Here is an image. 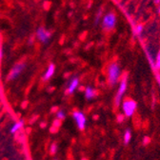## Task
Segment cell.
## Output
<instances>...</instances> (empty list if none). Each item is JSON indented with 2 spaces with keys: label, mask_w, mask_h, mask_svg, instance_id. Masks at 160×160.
<instances>
[{
  "label": "cell",
  "mask_w": 160,
  "mask_h": 160,
  "mask_svg": "<svg viewBox=\"0 0 160 160\" xmlns=\"http://www.w3.org/2000/svg\"><path fill=\"white\" fill-rule=\"evenodd\" d=\"M120 76V67L117 63L113 62L108 67V81L111 85H115Z\"/></svg>",
  "instance_id": "6da1fadb"
},
{
  "label": "cell",
  "mask_w": 160,
  "mask_h": 160,
  "mask_svg": "<svg viewBox=\"0 0 160 160\" xmlns=\"http://www.w3.org/2000/svg\"><path fill=\"white\" fill-rule=\"evenodd\" d=\"M115 24H116V16L114 13L109 12L104 16L102 21V27L104 30L110 31L115 27Z\"/></svg>",
  "instance_id": "7a4b0ae2"
},
{
  "label": "cell",
  "mask_w": 160,
  "mask_h": 160,
  "mask_svg": "<svg viewBox=\"0 0 160 160\" xmlns=\"http://www.w3.org/2000/svg\"><path fill=\"white\" fill-rule=\"evenodd\" d=\"M126 89H127V78H123L121 80V82H120V85H119V88H118V91H117V93L115 95V98H114V103L116 106H119L120 103L122 101V97L126 92Z\"/></svg>",
  "instance_id": "3957f363"
},
{
  "label": "cell",
  "mask_w": 160,
  "mask_h": 160,
  "mask_svg": "<svg viewBox=\"0 0 160 160\" xmlns=\"http://www.w3.org/2000/svg\"><path fill=\"white\" fill-rule=\"evenodd\" d=\"M25 67H26L25 63H18V64L14 65L12 67V69L11 70L9 75H8V80H9V81H12V80L16 79L20 74H21V72L24 71Z\"/></svg>",
  "instance_id": "277c9868"
},
{
  "label": "cell",
  "mask_w": 160,
  "mask_h": 160,
  "mask_svg": "<svg viewBox=\"0 0 160 160\" xmlns=\"http://www.w3.org/2000/svg\"><path fill=\"white\" fill-rule=\"evenodd\" d=\"M122 108H123V111L127 116H132L133 114L135 109H136V102L134 101V100L128 99L123 102Z\"/></svg>",
  "instance_id": "5b68a950"
},
{
  "label": "cell",
  "mask_w": 160,
  "mask_h": 160,
  "mask_svg": "<svg viewBox=\"0 0 160 160\" xmlns=\"http://www.w3.org/2000/svg\"><path fill=\"white\" fill-rule=\"evenodd\" d=\"M72 116H73V119H74L78 129L81 131L84 130L86 127V117H85L84 113L81 112H74Z\"/></svg>",
  "instance_id": "8992f818"
},
{
  "label": "cell",
  "mask_w": 160,
  "mask_h": 160,
  "mask_svg": "<svg viewBox=\"0 0 160 160\" xmlns=\"http://www.w3.org/2000/svg\"><path fill=\"white\" fill-rule=\"evenodd\" d=\"M36 35H37V38L39 39V41H41L44 44L48 43L51 38V33L43 27L38 28V30L36 32Z\"/></svg>",
  "instance_id": "52a82bcc"
},
{
  "label": "cell",
  "mask_w": 160,
  "mask_h": 160,
  "mask_svg": "<svg viewBox=\"0 0 160 160\" xmlns=\"http://www.w3.org/2000/svg\"><path fill=\"white\" fill-rule=\"evenodd\" d=\"M78 85H79V79H78V77H74V78H72L71 81H70V83H69V85H68V89H67V92L68 93H73L74 92V91L77 89V87H78Z\"/></svg>",
  "instance_id": "ba28073f"
},
{
  "label": "cell",
  "mask_w": 160,
  "mask_h": 160,
  "mask_svg": "<svg viewBox=\"0 0 160 160\" xmlns=\"http://www.w3.org/2000/svg\"><path fill=\"white\" fill-rule=\"evenodd\" d=\"M54 72H55V67H54V65H53V64L49 65V67H48L47 70H46V72L44 73V79H45V80L50 79V78L54 74Z\"/></svg>",
  "instance_id": "9c48e42d"
},
{
  "label": "cell",
  "mask_w": 160,
  "mask_h": 160,
  "mask_svg": "<svg viewBox=\"0 0 160 160\" xmlns=\"http://www.w3.org/2000/svg\"><path fill=\"white\" fill-rule=\"evenodd\" d=\"M94 95H95V92H94V90H93L92 87H90V86L86 87V89H85V97L89 100V99L93 98V97H94Z\"/></svg>",
  "instance_id": "30bf717a"
},
{
  "label": "cell",
  "mask_w": 160,
  "mask_h": 160,
  "mask_svg": "<svg viewBox=\"0 0 160 160\" xmlns=\"http://www.w3.org/2000/svg\"><path fill=\"white\" fill-rule=\"evenodd\" d=\"M23 125H24L23 120H20V121L16 122V123L12 127V129H11V132H12V133H15L17 131H19L20 129H21V128L23 127Z\"/></svg>",
  "instance_id": "8fae6325"
},
{
  "label": "cell",
  "mask_w": 160,
  "mask_h": 160,
  "mask_svg": "<svg viewBox=\"0 0 160 160\" xmlns=\"http://www.w3.org/2000/svg\"><path fill=\"white\" fill-rule=\"evenodd\" d=\"M131 136H132V134H131V131H130V130H127V131H126V132H125V135H124V142H125V144H128V143L130 142Z\"/></svg>",
  "instance_id": "7c38bea8"
},
{
  "label": "cell",
  "mask_w": 160,
  "mask_h": 160,
  "mask_svg": "<svg viewBox=\"0 0 160 160\" xmlns=\"http://www.w3.org/2000/svg\"><path fill=\"white\" fill-rule=\"evenodd\" d=\"M142 31H143V26H142V25H137V26L135 27V29H134L135 33H136L137 35H139V36L141 35Z\"/></svg>",
  "instance_id": "4fadbf2b"
},
{
  "label": "cell",
  "mask_w": 160,
  "mask_h": 160,
  "mask_svg": "<svg viewBox=\"0 0 160 160\" xmlns=\"http://www.w3.org/2000/svg\"><path fill=\"white\" fill-rule=\"evenodd\" d=\"M154 68L155 69H160V51L158 52V54H157V57H156V61H155V64H154Z\"/></svg>",
  "instance_id": "5bb4252c"
},
{
  "label": "cell",
  "mask_w": 160,
  "mask_h": 160,
  "mask_svg": "<svg viewBox=\"0 0 160 160\" xmlns=\"http://www.w3.org/2000/svg\"><path fill=\"white\" fill-rule=\"evenodd\" d=\"M57 118L58 119H60V120H61V119H64L65 118V112H63V111H59L58 112H57Z\"/></svg>",
  "instance_id": "9a60e30c"
},
{
  "label": "cell",
  "mask_w": 160,
  "mask_h": 160,
  "mask_svg": "<svg viewBox=\"0 0 160 160\" xmlns=\"http://www.w3.org/2000/svg\"><path fill=\"white\" fill-rule=\"evenodd\" d=\"M56 152H57V145L55 143H53L51 147V153L54 154V153H56Z\"/></svg>",
  "instance_id": "2e32d148"
},
{
  "label": "cell",
  "mask_w": 160,
  "mask_h": 160,
  "mask_svg": "<svg viewBox=\"0 0 160 160\" xmlns=\"http://www.w3.org/2000/svg\"><path fill=\"white\" fill-rule=\"evenodd\" d=\"M101 13H102V10H100L97 14H96V17H95V24H98V20L100 19V16H101Z\"/></svg>",
  "instance_id": "e0dca14e"
},
{
  "label": "cell",
  "mask_w": 160,
  "mask_h": 160,
  "mask_svg": "<svg viewBox=\"0 0 160 160\" xmlns=\"http://www.w3.org/2000/svg\"><path fill=\"white\" fill-rule=\"evenodd\" d=\"M154 2H155L156 4H159V3H160V0H154Z\"/></svg>",
  "instance_id": "ac0fdd59"
},
{
  "label": "cell",
  "mask_w": 160,
  "mask_h": 160,
  "mask_svg": "<svg viewBox=\"0 0 160 160\" xmlns=\"http://www.w3.org/2000/svg\"><path fill=\"white\" fill-rule=\"evenodd\" d=\"M1 56H2V52H1V49H0V58H1Z\"/></svg>",
  "instance_id": "d6986e66"
},
{
  "label": "cell",
  "mask_w": 160,
  "mask_h": 160,
  "mask_svg": "<svg viewBox=\"0 0 160 160\" xmlns=\"http://www.w3.org/2000/svg\"><path fill=\"white\" fill-rule=\"evenodd\" d=\"M158 12H160V3H159V7H158Z\"/></svg>",
  "instance_id": "ffe728a7"
}]
</instances>
